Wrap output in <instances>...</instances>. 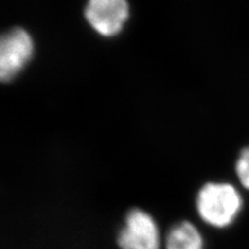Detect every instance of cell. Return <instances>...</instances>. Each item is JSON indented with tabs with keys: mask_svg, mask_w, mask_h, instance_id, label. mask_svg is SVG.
Wrapping results in <instances>:
<instances>
[{
	"mask_svg": "<svg viewBox=\"0 0 249 249\" xmlns=\"http://www.w3.org/2000/svg\"><path fill=\"white\" fill-rule=\"evenodd\" d=\"M129 13V4L124 0H90L85 5L84 17L99 35L113 36L123 29Z\"/></svg>",
	"mask_w": 249,
	"mask_h": 249,
	"instance_id": "cell-4",
	"label": "cell"
},
{
	"mask_svg": "<svg viewBox=\"0 0 249 249\" xmlns=\"http://www.w3.org/2000/svg\"><path fill=\"white\" fill-rule=\"evenodd\" d=\"M116 243L120 249H161L157 222L142 209H132L124 217Z\"/></svg>",
	"mask_w": 249,
	"mask_h": 249,
	"instance_id": "cell-3",
	"label": "cell"
},
{
	"mask_svg": "<svg viewBox=\"0 0 249 249\" xmlns=\"http://www.w3.org/2000/svg\"><path fill=\"white\" fill-rule=\"evenodd\" d=\"M34 40L27 30L15 27L0 38V78L3 82L17 76L33 57Z\"/></svg>",
	"mask_w": 249,
	"mask_h": 249,
	"instance_id": "cell-2",
	"label": "cell"
},
{
	"mask_svg": "<svg viewBox=\"0 0 249 249\" xmlns=\"http://www.w3.org/2000/svg\"><path fill=\"white\" fill-rule=\"evenodd\" d=\"M235 169L239 182L245 189L249 190V146L240 153Z\"/></svg>",
	"mask_w": 249,
	"mask_h": 249,
	"instance_id": "cell-6",
	"label": "cell"
},
{
	"mask_svg": "<svg viewBox=\"0 0 249 249\" xmlns=\"http://www.w3.org/2000/svg\"><path fill=\"white\" fill-rule=\"evenodd\" d=\"M165 249H205L204 238L193 223L178 222L167 232Z\"/></svg>",
	"mask_w": 249,
	"mask_h": 249,
	"instance_id": "cell-5",
	"label": "cell"
},
{
	"mask_svg": "<svg viewBox=\"0 0 249 249\" xmlns=\"http://www.w3.org/2000/svg\"><path fill=\"white\" fill-rule=\"evenodd\" d=\"M196 207L205 223L215 229H225L237 219L243 207V199L233 185L210 182L199 189Z\"/></svg>",
	"mask_w": 249,
	"mask_h": 249,
	"instance_id": "cell-1",
	"label": "cell"
}]
</instances>
